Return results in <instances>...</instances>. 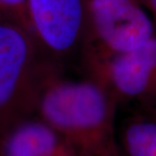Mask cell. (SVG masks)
Wrapping results in <instances>:
<instances>
[{"mask_svg": "<svg viewBox=\"0 0 156 156\" xmlns=\"http://www.w3.org/2000/svg\"><path fill=\"white\" fill-rule=\"evenodd\" d=\"M117 101L94 80H70L60 70L46 78L36 115L69 143L78 156H123L115 129Z\"/></svg>", "mask_w": 156, "mask_h": 156, "instance_id": "obj_1", "label": "cell"}, {"mask_svg": "<svg viewBox=\"0 0 156 156\" xmlns=\"http://www.w3.org/2000/svg\"><path fill=\"white\" fill-rule=\"evenodd\" d=\"M57 70L29 30L0 16V137L36 115L41 88Z\"/></svg>", "mask_w": 156, "mask_h": 156, "instance_id": "obj_2", "label": "cell"}, {"mask_svg": "<svg viewBox=\"0 0 156 156\" xmlns=\"http://www.w3.org/2000/svg\"><path fill=\"white\" fill-rule=\"evenodd\" d=\"M84 1V56L125 54L156 36L153 23L137 0Z\"/></svg>", "mask_w": 156, "mask_h": 156, "instance_id": "obj_3", "label": "cell"}, {"mask_svg": "<svg viewBox=\"0 0 156 156\" xmlns=\"http://www.w3.org/2000/svg\"><path fill=\"white\" fill-rule=\"evenodd\" d=\"M90 79L104 87L117 104L156 102V36L132 52L84 56Z\"/></svg>", "mask_w": 156, "mask_h": 156, "instance_id": "obj_4", "label": "cell"}, {"mask_svg": "<svg viewBox=\"0 0 156 156\" xmlns=\"http://www.w3.org/2000/svg\"><path fill=\"white\" fill-rule=\"evenodd\" d=\"M29 30L43 55L56 65L81 47L85 29L84 0H27Z\"/></svg>", "mask_w": 156, "mask_h": 156, "instance_id": "obj_5", "label": "cell"}, {"mask_svg": "<svg viewBox=\"0 0 156 156\" xmlns=\"http://www.w3.org/2000/svg\"><path fill=\"white\" fill-rule=\"evenodd\" d=\"M0 156H78L57 131L37 115L0 137Z\"/></svg>", "mask_w": 156, "mask_h": 156, "instance_id": "obj_6", "label": "cell"}, {"mask_svg": "<svg viewBox=\"0 0 156 156\" xmlns=\"http://www.w3.org/2000/svg\"><path fill=\"white\" fill-rule=\"evenodd\" d=\"M118 138L123 156H156V119L149 115L129 119Z\"/></svg>", "mask_w": 156, "mask_h": 156, "instance_id": "obj_7", "label": "cell"}, {"mask_svg": "<svg viewBox=\"0 0 156 156\" xmlns=\"http://www.w3.org/2000/svg\"><path fill=\"white\" fill-rule=\"evenodd\" d=\"M27 5V0H0V16L20 24L30 32Z\"/></svg>", "mask_w": 156, "mask_h": 156, "instance_id": "obj_8", "label": "cell"}, {"mask_svg": "<svg viewBox=\"0 0 156 156\" xmlns=\"http://www.w3.org/2000/svg\"><path fill=\"white\" fill-rule=\"evenodd\" d=\"M140 4L145 6L156 18V0H137Z\"/></svg>", "mask_w": 156, "mask_h": 156, "instance_id": "obj_9", "label": "cell"}, {"mask_svg": "<svg viewBox=\"0 0 156 156\" xmlns=\"http://www.w3.org/2000/svg\"><path fill=\"white\" fill-rule=\"evenodd\" d=\"M144 107H146L147 115L156 119V102H153V104L148 105H144Z\"/></svg>", "mask_w": 156, "mask_h": 156, "instance_id": "obj_10", "label": "cell"}]
</instances>
